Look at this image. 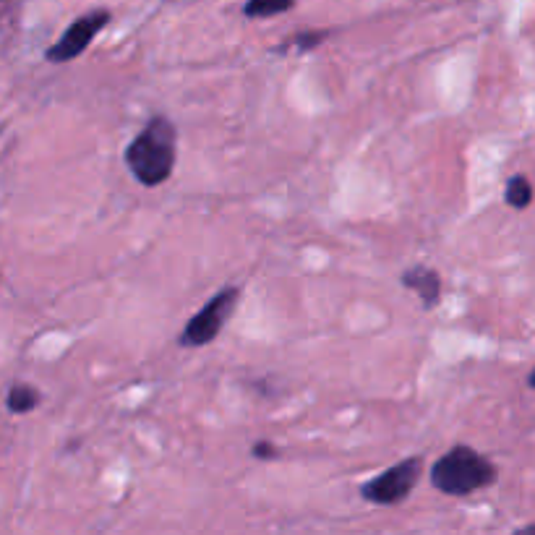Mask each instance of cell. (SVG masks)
<instances>
[{"instance_id": "5b68a950", "label": "cell", "mask_w": 535, "mask_h": 535, "mask_svg": "<svg viewBox=\"0 0 535 535\" xmlns=\"http://www.w3.org/2000/svg\"><path fill=\"white\" fill-rule=\"evenodd\" d=\"M110 24V11L100 8V11H89L87 16L76 19L71 27L63 32V37L55 45H50L45 50L47 63H68L76 61L79 55L87 53V47L92 45L94 37L102 32V29Z\"/></svg>"}, {"instance_id": "7c38bea8", "label": "cell", "mask_w": 535, "mask_h": 535, "mask_svg": "<svg viewBox=\"0 0 535 535\" xmlns=\"http://www.w3.org/2000/svg\"><path fill=\"white\" fill-rule=\"evenodd\" d=\"M528 387L535 389V371H530V374H528Z\"/></svg>"}, {"instance_id": "3957f363", "label": "cell", "mask_w": 535, "mask_h": 535, "mask_svg": "<svg viewBox=\"0 0 535 535\" xmlns=\"http://www.w3.org/2000/svg\"><path fill=\"white\" fill-rule=\"evenodd\" d=\"M241 301V288H222L220 293L209 298L204 306L196 311L191 319H188L186 329L178 335V345L181 348H204V345H212L220 332L225 329V324L233 316L235 306Z\"/></svg>"}, {"instance_id": "9c48e42d", "label": "cell", "mask_w": 535, "mask_h": 535, "mask_svg": "<svg viewBox=\"0 0 535 535\" xmlns=\"http://www.w3.org/2000/svg\"><path fill=\"white\" fill-rule=\"evenodd\" d=\"M504 201L515 209H528L533 201V183L528 181V175H512L507 181V191H504Z\"/></svg>"}, {"instance_id": "8992f818", "label": "cell", "mask_w": 535, "mask_h": 535, "mask_svg": "<svg viewBox=\"0 0 535 535\" xmlns=\"http://www.w3.org/2000/svg\"><path fill=\"white\" fill-rule=\"evenodd\" d=\"M402 285L413 293H418L423 308H436L439 306V298H442V275L431 267H410L408 272H402Z\"/></svg>"}, {"instance_id": "8fae6325", "label": "cell", "mask_w": 535, "mask_h": 535, "mask_svg": "<svg viewBox=\"0 0 535 535\" xmlns=\"http://www.w3.org/2000/svg\"><path fill=\"white\" fill-rule=\"evenodd\" d=\"M251 455H254L256 460H277L280 452H277V447L272 442H256L254 449H251Z\"/></svg>"}, {"instance_id": "ba28073f", "label": "cell", "mask_w": 535, "mask_h": 535, "mask_svg": "<svg viewBox=\"0 0 535 535\" xmlns=\"http://www.w3.org/2000/svg\"><path fill=\"white\" fill-rule=\"evenodd\" d=\"M295 0H246L243 16L246 19H272V16L288 14Z\"/></svg>"}, {"instance_id": "277c9868", "label": "cell", "mask_w": 535, "mask_h": 535, "mask_svg": "<svg viewBox=\"0 0 535 535\" xmlns=\"http://www.w3.org/2000/svg\"><path fill=\"white\" fill-rule=\"evenodd\" d=\"M423 473V457H408V460L397 462L392 468L382 470L374 475L371 481L361 486V496L368 504H379V507H392V504L405 502L410 491L418 486Z\"/></svg>"}, {"instance_id": "52a82bcc", "label": "cell", "mask_w": 535, "mask_h": 535, "mask_svg": "<svg viewBox=\"0 0 535 535\" xmlns=\"http://www.w3.org/2000/svg\"><path fill=\"white\" fill-rule=\"evenodd\" d=\"M40 402H42L40 389H34L32 384H14L6 395V408L16 415L32 413Z\"/></svg>"}, {"instance_id": "30bf717a", "label": "cell", "mask_w": 535, "mask_h": 535, "mask_svg": "<svg viewBox=\"0 0 535 535\" xmlns=\"http://www.w3.org/2000/svg\"><path fill=\"white\" fill-rule=\"evenodd\" d=\"M324 40H327V32H298L293 37V45L298 47V50H314V47H319Z\"/></svg>"}, {"instance_id": "7a4b0ae2", "label": "cell", "mask_w": 535, "mask_h": 535, "mask_svg": "<svg viewBox=\"0 0 535 535\" xmlns=\"http://www.w3.org/2000/svg\"><path fill=\"white\" fill-rule=\"evenodd\" d=\"M431 486L447 496H470L483 491L499 481V470L489 457H483L478 449L468 444H457L447 449L439 460L431 465Z\"/></svg>"}, {"instance_id": "6da1fadb", "label": "cell", "mask_w": 535, "mask_h": 535, "mask_svg": "<svg viewBox=\"0 0 535 535\" xmlns=\"http://www.w3.org/2000/svg\"><path fill=\"white\" fill-rule=\"evenodd\" d=\"M126 168L144 188L168 181L178 160V128L168 115H154L126 147Z\"/></svg>"}]
</instances>
